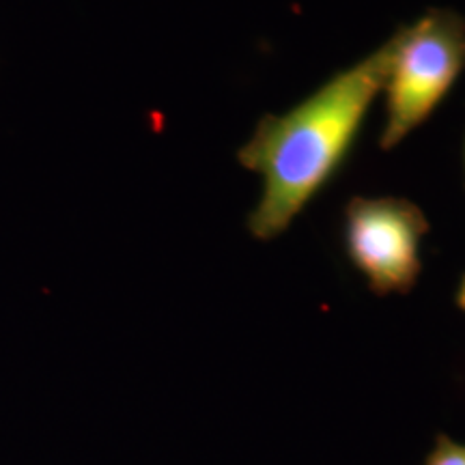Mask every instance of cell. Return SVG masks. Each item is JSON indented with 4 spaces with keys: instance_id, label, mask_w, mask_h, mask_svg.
<instances>
[{
    "instance_id": "obj_5",
    "label": "cell",
    "mask_w": 465,
    "mask_h": 465,
    "mask_svg": "<svg viewBox=\"0 0 465 465\" xmlns=\"http://www.w3.org/2000/svg\"><path fill=\"white\" fill-rule=\"evenodd\" d=\"M455 304L459 311L465 312V274L461 276V281H459V287H457V293H455Z\"/></svg>"
},
{
    "instance_id": "obj_4",
    "label": "cell",
    "mask_w": 465,
    "mask_h": 465,
    "mask_svg": "<svg viewBox=\"0 0 465 465\" xmlns=\"http://www.w3.org/2000/svg\"><path fill=\"white\" fill-rule=\"evenodd\" d=\"M424 465H465V444L446 433H438L433 449L424 457Z\"/></svg>"
},
{
    "instance_id": "obj_2",
    "label": "cell",
    "mask_w": 465,
    "mask_h": 465,
    "mask_svg": "<svg viewBox=\"0 0 465 465\" xmlns=\"http://www.w3.org/2000/svg\"><path fill=\"white\" fill-rule=\"evenodd\" d=\"M392 58L383 93L386 125L380 147L391 151L431 116L465 72V15L431 7L391 35Z\"/></svg>"
},
{
    "instance_id": "obj_6",
    "label": "cell",
    "mask_w": 465,
    "mask_h": 465,
    "mask_svg": "<svg viewBox=\"0 0 465 465\" xmlns=\"http://www.w3.org/2000/svg\"><path fill=\"white\" fill-rule=\"evenodd\" d=\"M463 168H465V143H463Z\"/></svg>"
},
{
    "instance_id": "obj_3",
    "label": "cell",
    "mask_w": 465,
    "mask_h": 465,
    "mask_svg": "<svg viewBox=\"0 0 465 465\" xmlns=\"http://www.w3.org/2000/svg\"><path fill=\"white\" fill-rule=\"evenodd\" d=\"M429 229L422 209L399 196H353L342 212L349 263L381 298L416 287Z\"/></svg>"
},
{
    "instance_id": "obj_1",
    "label": "cell",
    "mask_w": 465,
    "mask_h": 465,
    "mask_svg": "<svg viewBox=\"0 0 465 465\" xmlns=\"http://www.w3.org/2000/svg\"><path fill=\"white\" fill-rule=\"evenodd\" d=\"M391 58L388 37L298 106L284 114L261 116L250 141L237 151L240 164L263 182L257 207L246 220L254 240L282 235L334 177L383 89Z\"/></svg>"
}]
</instances>
